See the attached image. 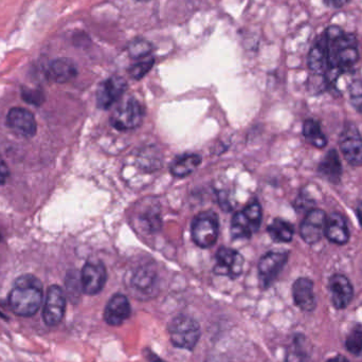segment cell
Segmentation results:
<instances>
[{
	"label": "cell",
	"mask_w": 362,
	"mask_h": 362,
	"mask_svg": "<svg viewBox=\"0 0 362 362\" xmlns=\"http://www.w3.org/2000/svg\"><path fill=\"white\" fill-rule=\"evenodd\" d=\"M66 297L74 304L78 303L83 293L81 274L76 270H70L66 276L65 280Z\"/></svg>",
	"instance_id": "26"
},
{
	"label": "cell",
	"mask_w": 362,
	"mask_h": 362,
	"mask_svg": "<svg viewBox=\"0 0 362 362\" xmlns=\"http://www.w3.org/2000/svg\"><path fill=\"white\" fill-rule=\"evenodd\" d=\"M263 219V211L259 202H253L238 211L232 217L231 236L235 240H248L259 231Z\"/></svg>",
	"instance_id": "4"
},
{
	"label": "cell",
	"mask_w": 362,
	"mask_h": 362,
	"mask_svg": "<svg viewBox=\"0 0 362 362\" xmlns=\"http://www.w3.org/2000/svg\"><path fill=\"white\" fill-rule=\"evenodd\" d=\"M293 298L296 306L302 312H314L317 306L314 282L308 278L297 279L293 285Z\"/></svg>",
	"instance_id": "18"
},
{
	"label": "cell",
	"mask_w": 362,
	"mask_h": 362,
	"mask_svg": "<svg viewBox=\"0 0 362 362\" xmlns=\"http://www.w3.org/2000/svg\"><path fill=\"white\" fill-rule=\"evenodd\" d=\"M153 65H154V59H152V57H146V59L138 62L137 64H135V65L129 68V74H131L132 78H135V80H140V78H144V76L152 69Z\"/></svg>",
	"instance_id": "29"
},
{
	"label": "cell",
	"mask_w": 362,
	"mask_h": 362,
	"mask_svg": "<svg viewBox=\"0 0 362 362\" xmlns=\"http://www.w3.org/2000/svg\"><path fill=\"white\" fill-rule=\"evenodd\" d=\"M8 175H10V171H8V165H6V161L2 159V157L0 156V185H4L6 183Z\"/></svg>",
	"instance_id": "34"
},
{
	"label": "cell",
	"mask_w": 362,
	"mask_h": 362,
	"mask_svg": "<svg viewBox=\"0 0 362 362\" xmlns=\"http://www.w3.org/2000/svg\"><path fill=\"white\" fill-rule=\"evenodd\" d=\"M350 0H323L325 6L329 8H340L342 6H346Z\"/></svg>",
	"instance_id": "35"
},
{
	"label": "cell",
	"mask_w": 362,
	"mask_h": 362,
	"mask_svg": "<svg viewBox=\"0 0 362 362\" xmlns=\"http://www.w3.org/2000/svg\"><path fill=\"white\" fill-rule=\"evenodd\" d=\"M327 215L321 209L313 208L306 213L300 226V235L308 245L317 244L325 235Z\"/></svg>",
	"instance_id": "13"
},
{
	"label": "cell",
	"mask_w": 362,
	"mask_h": 362,
	"mask_svg": "<svg viewBox=\"0 0 362 362\" xmlns=\"http://www.w3.org/2000/svg\"><path fill=\"white\" fill-rule=\"evenodd\" d=\"M302 133L310 146L317 148H325L327 146V137L323 134L318 121L314 120V119H308L304 121Z\"/></svg>",
	"instance_id": "24"
},
{
	"label": "cell",
	"mask_w": 362,
	"mask_h": 362,
	"mask_svg": "<svg viewBox=\"0 0 362 362\" xmlns=\"http://www.w3.org/2000/svg\"><path fill=\"white\" fill-rule=\"evenodd\" d=\"M21 97L27 103L33 104L35 106H40L45 102V95L40 89H31L28 87L21 88Z\"/></svg>",
	"instance_id": "31"
},
{
	"label": "cell",
	"mask_w": 362,
	"mask_h": 362,
	"mask_svg": "<svg viewBox=\"0 0 362 362\" xmlns=\"http://www.w3.org/2000/svg\"><path fill=\"white\" fill-rule=\"evenodd\" d=\"M327 362H350L344 355H337V356L333 357V358L329 359Z\"/></svg>",
	"instance_id": "36"
},
{
	"label": "cell",
	"mask_w": 362,
	"mask_h": 362,
	"mask_svg": "<svg viewBox=\"0 0 362 362\" xmlns=\"http://www.w3.org/2000/svg\"><path fill=\"white\" fill-rule=\"evenodd\" d=\"M202 161V159L200 155H185V156L176 159V160L172 163L170 171H171L172 175L175 176V177H187V176L191 175L194 171H196V169L199 167Z\"/></svg>",
	"instance_id": "23"
},
{
	"label": "cell",
	"mask_w": 362,
	"mask_h": 362,
	"mask_svg": "<svg viewBox=\"0 0 362 362\" xmlns=\"http://www.w3.org/2000/svg\"><path fill=\"white\" fill-rule=\"evenodd\" d=\"M349 95L353 107L362 114V81L355 80L349 86Z\"/></svg>",
	"instance_id": "30"
},
{
	"label": "cell",
	"mask_w": 362,
	"mask_h": 362,
	"mask_svg": "<svg viewBox=\"0 0 362 362\" xmlns=\"http://www.w3.org/2000/svg\"><path fill=\"white\" fill-rule=\"evenodd\" d=\"M127 83L121 76H112L100 84L97 90V105L101 110L112 107L124 95Z\"/></svg>",
	"instance_id": "14"
},
{
	"label": "cell",
	"mask_w": 362,
	"mask_h": 362,
	"mask_svg": "<svg viewBox=\"0 0 362 362\" xmlns=\"http://www.w3.org/2000/svg\"><path fill=\"white\" fill-rule=\"evenodd\" d=\"M318 173L329 182L338 185L341 180L342 165L337 151L331 150L318 165Z\"/></svg>",
	"instance_id": "21"
},
{
	"label": "cell",
	"mask_w": 362,
	"mask_h": 362,
	"mask_svg": "<svg viewBox=\"0 0 362 362\" xmlns=\"http://www.w3.org/2000/svg\"><path fill=\"white\" fill-rule=\"evenodd\" d=\"M327 40L329 72L325 76L327 88L335 86L338 78L348 72L359 59L358 42L353 33H346L337 25L327 28L325 32Z\"/></svg>",
	"instance_id": "1"
},
{
	"label": "cell",
	"mask_w": 362,
	"mask_h": 362,
	"mask_svg": "<svg viewBox=\"0 0 362 362\" xmlns=\"http://www.w3.org/2000/svg\"><path fill=\"white\" fill-rule=\"evenodd\" d=\"M303 339L302 338H296L293 340V346L289 350L286 356V362H301L304 357V352L302 351L301 346Z\"/></svg>",
	"instance_id": "32"
},
{
	"label": "cell",
	"mask_w": 362,
	"mask_h": 362,
	"mask_svg": "<svg viewBox=\"0 0 362 362\" xmlns=\"http://www.w3.org/2000/svg\"><path fill=\"white\" fill-rule=\"evenodd\" d=\"M158 276L152 266H139L129 279V291L140 299H150L156 296Z\"/></svg>",
	"instance_id": "9"
},
{
	"label": "cell",
	"mask_w": 362,
	"mask_h": 362,
	"mask_svg": "<svg viewBox=\"0 0 362 362\" xmlns=\"http://www.w3.org/2000/svg\"><path fill=\"white\" fill-rule=\"evenodd\" d=\"M0 240H1V235H0Z\"/></svg>",
	"instance_id": "39"
},
{
	"label": "cell",
	"mask_w": 362,
	"mask_h": 362,
	"mask_svg": "<svg viewBox=\"0 0 362 362\" xmlns=\"http://www.w3.org/2000/svg\"><path fill=\"white\" fill-rule=\"evenodd\" d=\"M329 291L331 301L336 310H344L350 305L354 297L352 283L341 274H335L329 278Z\"/></svg>",
	"instance_id": "15"
},
{
	"label": "cell",
	"mask_w": 362,
	"mask_h": 362,
	"mask_svg": "<svg viewBox=\"0 0 362 362\" xmlns=\"http://www.w3.org/2000/svg\"><path fill=\"white\" fill-rule=\"evenodd\" d=\"M346 348L351 354L359 355L362 352V329H354L346 339Z\"/></svg>",
	"instance_id": "28"
},
{
	"label": "cell",
	"mask_w": 362,
	"mask_h": 362,
	"mask_svg": "<svg viewBox=\"0 0 362 362\" xmlns=\"http://www.w3.org/2000/svg\"><path fill=\"white\" fill-rule=\"evenodd\" d=\"M267 231L272 240L276 243H291L295 233L293 226L281 218L274 219L268 226Z\"/></svg>",
	"instance_id": "25"
},
{
	"label": "cell",
	"mask_w": 362,
	"mask_h": 362,
	"mask_svg": "<svg viewBox=\"0 0 362 362\" xmlns=\"http://www.w3.org/2000/svg\"><path fill=\"white\" fill-rule=\"evenodd\" d=\"M340 152L352 167H362V137L356 125L346 123L339 139Z\"/></svg>",
	"instance_id": "7"
},
{
	"label": "cell",
	"mask_w": 362,
	"mask_h": 362,
	"mask_svg": "<svg viewBox=\"0 0 362 362\" xmlns=\"http://www.w3.org/2000/svg\"><path fill=\"white\" fill-rule=\"evenodd\" d=\"M218 233V216L212 211L199 213L192 221V238L200 248L209 249L214 246Z\"/></svg>",
	"instance_id": "5"
},
{
	"label": "cell",
	"mask_w": 362,
	"mask_h": 362,
	"mask_svg": "<svg viewBox=\"0 0 362 362\" xmlns=\"http://www.w3.org/2000/svg\"><path fill=\"white\" fill-rule=\"evenodd\" d=\"M308 65L310 71L315 76L322 78L323 82H325V76H327V72H329L327 40H325V33L319 36L318 40L315 42L314 46L310 49V54H308Z\"/></svg>",
	"instance_id": "19"
},
{
	"label": "cell",
	"mask_w": 362,
	"mask_h": 362,
	"mask_svg": "<svg viewBox=\"0 0 362 362\" xmlns=\"http://www.w3.org/2000/svg\"><path fill=\"white\" fill-rule=\"evenodd\" d=\"M132 306L129 298L116 293L110 298L104 308L103 319L110 327H120L131 317Z\"/></svg>",
	"instance_id": "16"
},
{
	"label": "cell",
	"mask_w": 362,
	"mask_h": 362,
	"mask_svg": "<svg viewBox=\"0 0 362 362\" xmlns=\"http://www.w3.org/2000/svg\"><path fill=\"white\" fill-rule=\"evenodd\" d=\"M138 1H150V0H138Z\"/></svg>",
	"instance_id": "38"
},
{
	"label": "cell",
	"mask_w": 362,
	"mask_h": 362,
	"mask_svg": "<svg viewBox=\"0 0 362 362\" xmlns=\"http://www.w3.org/2000/svg\"><path fill=\"white\" fill-rule=\"evenodd\" d=\"M245 259L240 252L233 249L221 247L216 253V264L214 272L217 276H228L231 280H235L243 274Z\"/></svg>",
	"instance_id": "12"
},
{
	"label": "cell",
	"mask_w": 362,
	"mask_h": 362,
	"mask_svg": "<svg viewBox=\"0 0 362 362\" xmlns=\"http://www.w3.org/2000/svg\"><path fill=\"white\" fill-rule=\"evenodd\" d=\"M287 261H288V252H282V251H270L261 257L257 269H259V281L264 288L272 286Z\"/></svg>",
	"instance_id": "11"
},
{
	"label": "cell",
	"mask_w": 362,
	"mask_h": 362,
	"mask_svg": "<svg viewBox=\"0 0 362 362\" xmlns=\"http://www.w3.org/2000/svg\"><path fill=\"white\" fill-rule=\"evenodd\" d=\"M356 215L362 229V202H359L358 206H356Z\"/></svg>",
	"instance_id": "37"
},
{
	"label": "cell",
	"mask_w": 362,
	"mask_h": 362,
	"mask_svg": "<svg viewBox=\"0 0 362 362\" xmlns=\"http://www.w3.org/2000/svg\"><path fill=\"white\" fill-rule=\"evenodd\" d=\"M171 344L181 350L193 351L202 337V327L193 317L180 315L168 325Z\"/></svg>",
	"instance_id": "3"
},
{
	"label": "cell",
	"mask_w": 362,
	"mask_h": 362,
	"mask_svg": "<svg viewBox=\"0 0 362 362\" xmlns=\"http://www.w3.org/2000/svg\"><path fill=\"white\" fill-rule=\"evenodd\" d=\"M49 76L51 80L59 84L70 82L78 76V68L72 59H57L53 61L49 66Z\"/></svg>",
	"instance_id": "22"
},
{
	"label": "cell",
	"mask_w": 362,
	"mask_h": 362,
	"mask_svg": "<svg viewBox=\"0 0 362 362\" xmlns=\"http://www.w3.org/2000/svg\"><path fill=\"white\" fill-rule=\"evenodd\" d=\"M325 235L336 245H346L350 240V230L344 215L333 212L327 216Z\"/></svg>",
	"instance_id": "20"
},
{
	"label": "cell",
	"mask_w": 362,
	"mask_h": 362,
	"mask_svg": "<svg viewBox=\"0 0 362 362\" xmlns=\"http://www.w3.org/2000/svg\"><path fill=\"white\" fill-rule=\"evenodd\" d=\"M6 125L18 135L25 138H32L37 131L35 117L30 110L23 107L10 110L6 116Z\"/></svg>",
	"instance_id": "17"
},
{
	"label": "cell",
	"mask_w": 362,
	"mask_h": 362,
	"mask_svg": "<svg viewBox=\"0 0 362 362\" xmlns=\"http://www.w3.org/2000/svg\"><path fill=\"white\" fill-rule=\"evenodd\" d=\"M152 49L153 47L151 42H148V40L138 38V40H133L131 45H129V52L133 59H146V57L150 55V53L152 52Z\"/></svg>",
	"instance_id": "27"
},
{
	"label": "cell",
	"mask_w": 362,
	"mask_h": 362,
	"mask_svg": "<svg viewBox=\"0 0 362 362\" xmlns=\"http://www.w3.org/2000/svg\"><path fill=\"white\" fill-rule=\"evenodd\" d=\"M142 354H144V359H146V361L148 362H167L165 361V359L161 358L159 355H157L154 351H152L150 348H148V346L144 349V351H142Z\"/></svg>",
	"instance_id": "33"
},
{
	"label": "cell",
	"mask_w": 362,
	"mask_h": 362,
	"mask_svg": "<svg viewBox=\"0 0 362 362\" xmlns=\"http://www.w3.org/2000/svg\"><path fill=\"white\" fill-rule=\"evenodd\" d=\"M144 119V108L137 99L131 97L119 103L110 117L112 127L118 131L137 129Z\"/></svg>",
	"instance_id": "6"
},
{
	"label": "cell",
	"mask_w": 362,
	"mask_h": 362,
	"mask_svg": "<svg viewBox=\"0 0 362 362\" xmlns=\"http://www.w3.org/2000/svg\"><path fill=\"white\" fill-rule=\"evenodd\" d=\"M107 281L105 266L98 259H91L83 266L81 272L83 293L95 296L103 291Z\"/></svg>",
	"instance_id": "10"
},
{
	"label": "cell",
	"mask_w": 362,
	"mask_h": 362,
	"mask_svg": "<svg viewBox=\"0 0 362 362\" xmlns=\"http://www.w3.org/2000/svg\"><path fill=\"white\" fill-rule=\"evenodd\" d=\"M42 283L33 274H23L15 280L8 293V306L16 316L30 318L42 308Z\"/></svg>",
	"instance_id": "2"
},
{
	"label": "cell",
	"mask_w": 362,
	"mask_h": 362,
	"mask_svg": "<svg viewBox=\"0 0 362 362\" xmlns=\"http://www.w3.org/2000/svg\"><path fill=\"white\" fill-rule=\"evenodd\" d=\"M67 297L65 291L59 285H52L47 291L44 308H42V319L45 325L49 327H57L65 317Z\"/></svg>",
	"instance_id": "8"
}]
</instances>
